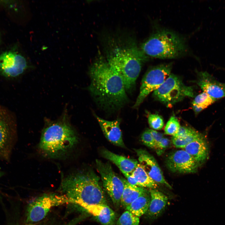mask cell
Masks as SVG:
<instances>
[{
    "instance_id": "6da1fadb",
    "label": "cell",
    "mask_w": 225,
    "mask_h": 225,
    "mask_svg": "<svg viewBox=\"0 0 225 225\" xmlns=\"http://www.w3.org/2000/svg\"><path fill=\"white\" fill-rule=\"evenodd\" d=\"M89 74V90L100 105L115 109L128 102L123 82L108 62L101 59L97 60L91 66Z\"/></svg>"
},
{
    "instance_id": "7a4b0ae2",
    "label": "cell",
    "mask_w": 225,
    "mask_h": 225,
    "mask_svg": "<svg viewBox=\"0 0 225 225\" xmlns=\"http://www.w3.org/2000/svg\"><path fill=\"white\" fill-rule=\"evenodd\" d=\"M99 179L92 171L73 173L63 179L60 190L72 203L82 208L94 204H107Z\"/></svg>"
},
{
    "instance_id": "3957f363",
    "label": "cell",
    "mask_w": 225,
    "mask_h": 225,
    "mask_svg": "<svg viewBox=\"0 0 225 225\" xmlns=\"http://www.w3.org/2000/svg\"><path fill=\"white\" fill-rule=\"evenodd\" d=\"M78 141L75 131L65 112L58 120L48 122L42 131L39 148L45 155L58 158L72 150Z\"/></svg>"
},
{
    "instance_id": "277c9868",
    "label": "cell",
    "mask_w": 225,
    "mask_h": 225,
    "mask_svg": "<svg viewBox=\"0 0 225 225\" xmlns=\"http://www.w3.org/2000/svg\"><path fill=\"white\" fill-rule=\"evenodd\" d=\"M148 57L136 47L118 48L110 56L108 62L122 78L127 91L134 87L142 64Z\"/></svg>"
},
{
    "instance_id": "5b68a950",
    "label": "cell",
    "mask_w": 225,
    "mask_h": 225,
    "mask_svg": "<svg viewBox=\"0 0 225 225\" xmlns=\"http://www.w3.org/2000/svg\"><path fill=\"white\" fill-rule=\"evenodd\" d=\"M141 48L148 56L162 59L180 57L187 50L182 38L167 30H160L151 35L142 44Z\"/></svg>"
},
{
    "instance_id": "8992f818",
    "label": "cell",
    "mask_w": 225,
    "mask_h": 225,
    "mask_svg": "<svg viewBox=\"0 0 225 225\" xmlns=\"http://www.w3.org/2000/svg\"><path fill=\"white\" fill-rule=\"evenodd\" d=\"M153 95L156 100L170 107L186 97H194V92L192 87L185 85L177 76L170 74Z\"/></svg>"
},
{
    "instance_id": "52a82bcc",
    "label": "cell",
    "mask_w": 225,
    "mask_h": 225,
    "mask_svg": "<svg viewBox=\"0 0 225 225\" xmlns=\"http://www.w3.org/2000/svg\"><path fill=\"white\" fill-rule=\"evenodd\" d=\"M67 203L72 202L63 194H47L38 197L28 205L26 222L28 224L37 223L46 217L52 208Z\"/></svg>"
},
{
    "instance_id": "ba28073f",
    "label": "cell",
    "mask_w": 225,
    "mask_h": 225,
    "mask_svg": "<svg viewBox=\"0 0 225 225\" xmlns=\"http://www.w3.org/2000/svg\"><path fill=\"white\" fill-rule=\"evenodd\" d=\"M17 138L15 120L0 106V160L9 162Z\"/></svg>"
},
{
    "instance_id": "9c48e42d",
    "label": "cell",
    "mask_w": 225,
    "mask_h": 225,
    "mask_svg": "<svg viewBox=\"0 0 225 225\" xmlns=\"http://www.w3.org/2000/svg\"><path fill=\"white\" fill-rule=\"evenodd\" d=\"M172 64H163L148 70L142 80L140 92L133 108H137L146 97L158 89L170 74Z\"/></svg>"
},
{
    "instance_id": "30bf717a",
    "label": "cell",
    "mask_w": 225,
    "mask_h": 225,
    "mask_svg": "<svg viewBox=\"0 0 225 225\" xmlns=\"http://www.w3.org/2000/svg\"><path fill=\"white\" fill-rule=\"evenodd\" d=\"M96 164L103 188L113 204L118 206L120 204L121 198L124 188V183L122 178L116 174L109 163H104L97 159Z\"/></svg>"
},
{
    "instance_id": "8fae6325",
    "label": "cell",
    "mask_w": 225,
    "mask_h": 225,
    "mask_svg": "<svg viewBox=\"0 0 225 225\" xmlns=\"http://www.w3.org/2000/svg\"><path fill=\"white\" fill-rule=\"evenodd\" d=\"M26 58L18 52L8 51L0 54V71L8 77H16L28 68Z\"/></svg>"
},
{
    "instance_id": "7c38bea8",
    "label": "cell",
    "mask_w": 225,
    "mask_h": 225,
    "mask_svg": "<svg viewBox=\"0 0 225 225\" xmlns=\"http://www.w3.org/2000/svg\"><path fill=\"white\" fill-rule=\"evenodd\" d=\"M166 164L173 172L191 173L196 172L200 165L185 150L177 151L167 158Z\"/></svg>"
},
{
    "instance_id": "4fadbf2b",
    "label": "cell",
    "mask_w": 225,
    "mask_h": 225,
    "mask_svg": "<svg viewBox=\"0 0 225 225\" xmlns=\"http://www.w3.org/2000/svg\"><path fill=\"white\" fill-rule=\"evenodd\" d=\"M139 164L150 177L156 183L165 185L171 188L170 185L166 181L162 172L154 157L145 150L136 149Z\"/></svg>"
},
{
    "instance_id": "5bb4252c",
    "label": "cell",
    "mask_w": 225,
    "mask_h": 225,
    "mask_svg": "<svg viewBox=\"0 0 225 225\" xmlns=\"http://www.w3.org/2000/svg\"><path fill=\"white\" fill-rule=\"evenodd\" d=\"M196 83L203 92L216 100L225 98V83L219 82L207 72H198Z\"/></svg>"
},
{
    "instance_id": "9a60e30c",
    "label": "cell",
    "mask_w": 225,
    "mask_h": 225,
    "mask_svg": "<svg viewBox=\"0 0 225 225\" xmlns=\"http://www.w3.org/2000/svg\"><path fill=\"white\" fill-rule=\"evenodd\" d=\"M95 115L107 139L115 145L122 148L125 147L120 127V119H117L110 121Z\"/></svg>"
},
{
    "instance_id": "2e32d148",
    "label": "cell",
    "mask_w": 225,
    "mask_h": 225,
    "mask_svg": "<svg viewBox=\"0 0 225 225\" xmlns=\"http://www.w3.org/2000/svg\"><path fill=\"white\" fill-rule=\"evenodd\" d=\"M82 208L92 214L102 225H115L116 220L115 213L107 204L87 205Z\"/></svg>"
},
{
    "instance_id": "e0dca14e",
    "label": "cell",
    "mask_w": 225,
    "mask_h": 225,
    "mask_svg": "<svg viewBox=\"0 0 225 225\" xmlns=\"http://www.w3.org/2000/svg\"><path fill=\"white\" fill-rule=\"evenodd\" d=\"M150 201L146 213L148 218L155 219L164 211L168 202V198L162 192L155 189H150Z\"/></svg>"
},
{
    "instance_id": "ac0fdd59",
    "label": "cell",
    "mask_w": 225,
    "mask_h": 225,
    "mask_svg": "<svg viewBox=\"0 0 225 225\" xmlns=\"http://www.w3.org/2000/svg\"><path fill=\"white\" fill-rule=\"evenodd\" d=\"M184 149L200 166L208 157V145L203 136L189 143Z\"/></svg>"
},
{
    "instance_id": "d6986e66",
    "label": "cell",
    "mask_w": 225,
    "mask_h": 225,
    "mask_svg": "<svg viewBox=\"0 0 225 225\" xmlns=\"http://www.w3.org/2000/svg\"><path fill=\"white\" fill-rule=\"evenodd\" d=\"M101 153L103 157L115 164L122 173H132L139 164L136 160L117 154L106 149L102 150Z\"/></svg>"
},
{
    "instance_id": "ffe728a7",
    "label": "cell",
    "mask_w": 225,
    "mask_h": 225,
    "mask_svg": "<svg viewBox=\"0 0 225 225\" xmlns=\"http://www.w3.org/2000/svg\"><path fill=\"white\" fill-rule=\"evenodd\" d=\"M121 178L124 183V188L121 198L120 204L126 208L147 190L143 188L132 185L126 179Z\"/></svg>"
},
{
    "instance_id": "44dd1931",
    "label": "cell",
    "mask_w": 225,
    "mask_h": 225,
    "mask_svg": "<svg viewBox=\"0 0 225 225\" xmlns=\"http://www.w3.org/2000/svg\"><path fill=\"white\" fill-rule=\"evenodd\" d=\"M150 201L149 191H147L126 208V210L139 217L146 214Z\"/></svg>"
},
{
    "instance_id": "7402d4cb",
    "label": "cell",
    "mask_w": 225,
    "mask_h": 225,
    "mask_svg": "<svg viewBox=\"0 0 225 225\" xmlns=\"http://www.w3.org/2000/svg\"><path fill=\"white\" fill-rule=\"evenodd\" d=\"M131 174L137 182L138 186L152 189L158 187L157 183L150 177L139 163Z\"/></svg>"
},
{
    "instance_id": "603a6c76",
    "label": "cell",
    "mask_w": 225,
    "mask_h": 225,
    "mask_svg": "<svg viewBox=\"0 0 225 225\" xmlns=\"http://www.w3.org/2000/svg\"><path fill=\"white\" fill-rule=\"evenodd\" d=\"M217 101L203 92L195 98L192 102V108L197 115Z\"/></svg>"
},
{
    "instance_id": "cb8c5ba5",
    "label": "cell",
    "mask_w": 225,
    "mask_h": 225,
    "mask_svg": "<svg viewBox=\"0 0 225 225\" xmlns=\"http://www.w3.org/2000/svg\"><path fill=\"white\" fill-rule=\"evenodd\" d=\"M202 136L198 132L195 134L184 137H172V141L173 145L176 148H184L189 143Z\"/></svg>"
},
{
    "instance_id": "d4e9b609",
    "label": "cell",
    "mask_w": 225,
    "mask_h": 225,
    "mask_svg": "<svg viewBox=\"0 0 225 225\" xmlns=\"http://www.w3.org/2000/svg\"><path fill=\"white\" fill-rule=\"evenodd\" d=\"M139 217L128 211L124 212L118 218L117 225H139Z\"/></svg>"
},
{
    "instance_id": "484cf974",
    "label": "cell",
    "mask_w": 225,
    "mask_h": 225,
    "mask_svg": "<svg viewBox=\"0 0 225 225\" xmlns=\"http://www.w3.org/2000/svg\"><path fill=\"white\" fill-rule=\"evenodd\" d=\"M180 127L178 119L175 116H172L166 125L165 134L174 136L177 133Z\"/></svg>"
},
{
    "instance_id": "4316f807",
    "label": "cell",
    "mask_w": 225,
    "mask_h": 225,
    "mask_svg": "<svg viewBox=\"0 0 225 225\" xmlns=\"http://www.w3.org/2000/svg\"><path fill=\"white\" fill-rule=\"evenodd\" d=\"M148 121L150 127L154 130H161L164 126L162 118L157 114L149 113L148 116Z\"/></svg>"
},
{
    "instance_id": "83f0119b",
    "label": "cell",
    "mask_w": 225,
    "mask_h": 225,
    "mask_svg": "<svg viewBox=\"0 0 225 225\" xmlns=\"http://www.w3.org/2000/svg\"><path fill=\"white\" fill-rule=\"evenodd\" d=\"M141 139L142 143L145 145L151 148H154V141L148 129L143 132L142 134Z\"/></svg>"
},
{
    "instance_id": "f1b7e54d",
    "label": "cell",
    "mask_w": 225,
    "mask_h": 225,
    "mask_svg": "<svg viewBox=\"0 0 225 225\" xmlns=\"http://www.w3.org/2000/svg\"><path fill=\"white\" fill-rule=\"evenodd\" d=\"M198 132L190 128L181 126L177 133L172 137L176 138L184 137L195 134Z\"/></svg>"
},
{
    "instance_id": "f546056e",
    "label": "cell",
    "mask_w": 225,
    "mask_h": 225,
    "mask_svg": "<svg viewBox=\"0 0 225 225\" xmlns=\"http://www.w3.org/2000/svg\"><path fill=\"white\" fill-rule=\"evenodd\" d=\"M169 140L163 137L160 141L158 145L154 148L156 150L157 153L158 155H160L169 145Z\"/></svg>"
},
{
    "instance_id": "4dcf8cb0",
    "label": "cell",
    "mask_w": 225,
    "mask_h": 225,
    "mask_svg": "<svg viewBox=\"0 0 225 225\" xmlns=\"http://www.w3.org/2000/svg\"><path fill=\"white\" fill-rule=\"evenodd\" d=\"M148 130L154 141L155 148L162 139L164 137L162 133L158 132L156 130L152 129H148Z\"/></svg>"
},
{
    "instance_id": "1f68e13d",
    "label": "cell",
    "mask_w": 225,
    "mask_h": 225,
    "mask_svg": "<svg viewBox=\"0 0 225 225\" xmlns=\"http://www.w3.org/2000/svg\"><path fill=\"white\" fill-rule=\"evenodd\" d=\"M123 174L127 179L126 180L130 184L138 186L137 182L131 173H123Z\"/></svg>"
},
{
    "instance_id": "d6a6232c",
    "label": "cell",
    "mask_w": 225,
    "mask_h": 225,
    "mask_svg": "<svg viewBox=\"0 0 225 225\" xmlns=\"http://www.w3.org/2000/svg\"><path fill=\"white\" fill-rule=\"evenodd\" d=\"M76 224L75 222L73 221L72 220L71 221H70L69 222H68V223H67L66 224H65L64 225H75ZM28 225H52L50 224H49L46 223H43V224H38V223H36V224H28Z\"/></svg>"
},
{
    "instance_id": "836d02e7",
    "label": "cell",
    "mask_w": 225,
    "mask_h": 225,
    "mask_svg": "<svg viewBox=\"0 0 225 225\" xmlns=\"http://www.w3.org/2000/svg\"><path fill=\"white\" fill-rule=\"evenodd\" d=\"M5 174V172H3L0 170V178L2 177Z\"/></svg>"
}]
</instances>
